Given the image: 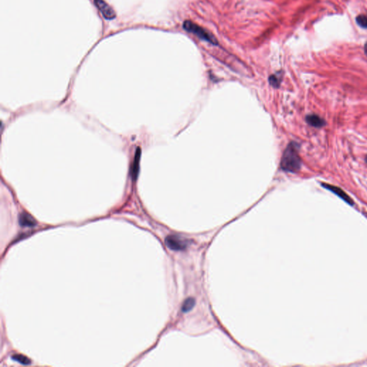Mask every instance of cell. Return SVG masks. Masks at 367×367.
Segmentation results:
<instances>
[{
  "instance_id": "6da1fadb",
  "label": "cell",
  "mask_w": 367,
  "mask_h": 367,
  "mask_svg": "<svg viewBox=\"0 0 367 367\" xmlns=\"http://www.w3.org/2000/svg\"><path fill=\"white\" fill-rule=\"evenodd\" d=\"M299 145L291 142L285 150L281 159V168L288 172L295 173L301 167L302 161L298 154Z\"/></svg>"
},
{
  "instance_id": "7a4b0ae2",
  "label": "cell",
  "mask_w": 367,
  "mask_h": 367,
  "mask_svg": "<svg viewBox=\"0 0 367 367\" xmlns=\"http://www.w3.org/2000/svg\"><path fill=\"white\" fill-rule=\"evenodd\" d=\"M183 28L185 31L194 34L199 38L201 39L202 40H205L206 42H208L209 44L214 45V46H218L219 44L216 37L212 34L204 29L202 27L198 26V25L195 24V23L191 22V21H184Z\"/></svg>"
},
{
  "instance_id": "3957f363",
  "label": "cell",
  "mask_w": 367,
  "mask_h": 367,
  "mask_svg": "<svg viewBox=\"0 0 367 367\" xmlns=\"http://www.w3.org/2000/svg\"><path fill=\"white\" fill-rule=\"evenodd\" d=\"M189 242L180 235H169L166 238V244L168 248L175 251L185 250Z\"/></svg>"
},
{
  "instance_id": "277c9868",
  "label": "cell",
  "mask_w": 367,
  "mask_h": 367,
  "mask_svg": "<svg viewBox=\"0 0 367 367\" xmlns=\"http://www.w3.org/2000/svg\"><path fill=\"white\" fill-rule=\"evenodd\" d=\"M95 5H96L98 10L101 12L104 18L106 19H113L116 17L115 12L104 0H94Z\"/></svg>"
},
{
  "instance_id": "5b68a950",
  "label": "cell",
  "mask_w": 367,
  "mask_h": 367,
  "mask_svg": "<svg viewBox=\"0 0 367 367\" xmlns=\"http://www.w3.org/2000/svg\"><path fill=\"white\" fill-rule=\"evenodd\" d=\"M321 186L328 190L332 191L335 195H337L342 200H344L349 205H354V201L352 200L348 195L346 194L345 191L342 190L341 188L336 187V186L331 185V184L327 183H321Z\"/></svg>"
},
{
  "instance_id": "8992f818",
  "label": "cell",
  "mask_w": 367,
  "mask_h": 367,
  "mask_svg": "<svg viewBox=\"0 0 367 367\" xmlns=\"http://www.w3.org/2000/svg\"><path fill=\"white\" fill-rule=\"evenodd\" d=\"M306 122L309 123L310 126L316 127V128H321L327 124L325 120L320 118V116L315 115H309L306 116Z\"/></svg>"
},
{
  "instance_id": "52a82bcc",
  "label": "cell",
  "mask_w": 367,
  "mask_h": 367,
  "mask_svg": "<svg viewBox=\"0 0 367 367\" xmlns=\"http://www.w3.org/2000/svg\"><path fill=\"white\" fill-rule=\"evenodd\" d=\"M19 223L21 226L29 227H35L37 224L33 217L26 212H23L19 215Z\"/></svg>"
},
{
  "instance_id": "ba28073f",
  "label": "cell",
  "mask_w": 367,
  "mask_h": 367,
  "mask_svg": "<svg viewBox=\"0 0 367 367\" xmlns=\"http://www.w3.org/2000/svg\"><path fill=\"white\" fill-rule=\"evenodd\" d=\"M140 157L141 149L140 148H138L137 153H136L135 158H134L133 164H132V177H133L134 180H137L138 174H139Z\"/></svg>"
},
{
  "instance_id": "9c48e42d",
  "label": "cell",
  "mask_w": 367,
  "mask_h": 367,
  "mask_svg": "<svg viewBox=\"0 0 367 367\" xmlns=\"http://www.w3.org/2000/svg\"><path fill=\"white\" fill-rule=\"evenodd\" d=\"M195 305V299L193 298H188L184 300L182 306V311L184 313H187L190 311L194 308Z\"/></svg>"
},
{
  "instance_id": "30bf717a",
  "label": "cell",
  "mask_w": 367,
  "mask_h": 367,
  "mask_svg": "<svg viewBox=\"0 0 367 367\" xmlns=\"http://www.w3.org/2000/svg\"><path fill=\"white\" fill-rule=\"evenodd\" d=\"M281 80H282V76H281L279 73L272 75L269 78L270 85L274 88H276V89L280 87Z\"/></svg>"
},
{
  "instance_id": "8fae6325",
  "label": "cell",
  "mask_w": 367,
  "mask_h": 367,
  "mask_svg": "<svg viewBox=\"0 0 367 367\" xmlns=\"http://www.w3.org/2000/svg\"><path fill=\"white\" fill-rule=\"evenodd\" d=\"M12 359L15 360V361H17V362L22 363V364L24 365H28L31 363L30 360L28 359L27 356L21 355V354H15V355L12 356Z\"/></svg>"
},
{
  "instance_id": "7c38bea8",
  "label": "cell",
  "mask_w": 367,
  "mask_h": 367,
  "mask_svg": "<svg viewBox=\"0 0 367 367\" xmlns=\"http://www.w3.org/2000/svg\"><path fill=\"white\" fill-rule=\"evenodd\" d=\"M356 23L361 28L367 29V14L366 15H360L356 18Z\"/></svg>"
},
{
  "instance_id": "4fadbf2b",
  "label": "cell",
  "mask_w": 367,
  "mask_h": 367,
  "mask_svg": "<svg viewBox=\"0 0 367 367\" xmlns=\"http://www.w3.org/2000/svg\"><path fill=\"white\" fill-rule=\"evenodd\" d=\"M364 52H365V54H366V55L367 56V42H366V44H365V46H364Z\"/></svg>"
}]
</instances>
